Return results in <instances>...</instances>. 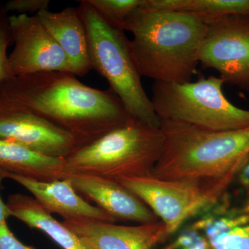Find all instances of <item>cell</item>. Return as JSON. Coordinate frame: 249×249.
<instances>
[{"label": "cell", "instance_id": "cell-1", "mask_svg": "<svg viewBox=\"0 0 249 249\" xmlns=\"http://www.w3.org/2000/svg\"><path fill=\"white\" fill-rule=\"evenodd\" d=\"M0 98L71 134L80 146L131 117L110 89L91 88L67 72L13 77L0 84Z\"/></svg>", "mask_w": 249, "mask_h": 249}, {"label": "cell", "instance_id": "cell-2", "mask_svg": "<svg viewBox=\"0 0 249 249\" xmlns=\"http://www.w3.org/2000/svg\"><path fill=\"white\" fill-rule=\"evenodd\" d=\"M160 129L164 143L152 175L196 183L211 205L249 162V127L214 132L161 121Z\"/></svg>", "mask_w": 249, "mask_h": 249}, {"label": "cell", "instance_id": "cell-3", "mask_svg": "<svg viewBox=\"0 0 249 249\" xmlns=\"http://www.w3.org/2000/svg\"><path fill=\"white\" fill-rule=\"evenodd\" d=\"M145 0L129 16L124 31L142 77L184 83L196 73L207 25L189 14L147 7Z\"/></svg>", "mask_w": 249, "mask_h": 249}, {"label": "cell", "instance_id": "cell-4", "mask_svg": "<svg viewBox=\"0 0 249 249\" xmlns=\"http://www.w3.org/2000/svg\"><path fill=\"white\" fill-rule=\"evenodd\" d=\"M163 143L160 127L130 117L64 159L65 174L92 175L116 181L152 175Z\"/></svg>", "mask_w": 249, "mask_h": 249}, {"label": "cell", "instance_id": "cell-5", "mask_svg": "<svg viewBox=\"0 0 249 249\" xmlns=\"http://www.w3.org/2000/svg\"><path fill=\"white\" fill-rule=\"evenodd\" d=\"M78 8L86 29L93 70L107 80L109 89L131 117L160 127L124 31L108 22L88 0L80 1Z\"/></svg>", "mask_w": 249, "mask_h": 249}, {"label": "cell", "instance_id": "cell-6", "mask_svg": "<svg viewBox=\"0 0 249 249\" xmlns=\"http://www.w3.org/2000/svg\"><path fill=\"white\" fill-rule=\"evenodd\" d=\"M219 77L184 83L154 82L152 106L160 121L183 123L214 132L249 127V110L228 100Z\"/></svg>", "mask_w": 249, "mask_h": 249}, {"label": "cell", "instance_id": "cell-7", "mask_svg": "<svg viewBox=\"0 0 249 249\" xmlns=\"http://www.w3.org/2000/svg\"><path fill=\"white\" fill-rule=\"evenodd\" d=\"M207 25L199 62L224 84L249 91V15L226 16Z\"/></svg>", "mask_w": 249, "mask_h": 249}, {"label": "cell", "instance_id": "cell-8", "mask_svg": "<svg viewBox=\"0 0 249 249\" xmlns=\"http://www.w3.org/2000/svg\"><path fill=\"white\" fill-rule=\"evenodd\" d=\"M117 181L151 210L165 224L170 236L187 219L211 206L204 192L191 181L161 179L153 175L123 178Z\"/></svg>", "mask_w": 249, "mask_h": 249}, {"label": "cell", "instance_id": "cell-9", "mask_svg": "<svg viewBox=\"0 0 249 249\" xmlns=\"http://www.w3.org/2000/svg\"><path fill=\"white\" fill-rule=\"evenodd\" d=\"M9 24L14 49L9 55L13 77L71 69L66 54L44 27L37 14L12 15Z\"/></svg>", "mask_w": 249, "mask_h": 249}, {"label": "cell", "instance_id": "cell-10", "mask_svg": "<svg viewBox=\"0 0 249 249\" xmlns=\"http://www.w3.org/2000/svg\"><path fill=\"white\" fill-rule=\"evenodd\" d=\"M0 139L54 158L65 159L80 146L71 134L1 98Z\"/></svg>", "mask_w": 249, "mask_h": 249}, {"label": "cell", "instance_id": "cell-11", "mask_svg": "<svg viewBox=\"0 0 249 249\" xmlns=\"http://www.w3.org/2000/svg\"><path fill=\"white\" fill-rule=\"evenodd\" d=\"M94 249H152L169 237L160 220L137 226L76 218L62 222Z\"/></svg>", "mask_w": 249, "mask_h": 249}, {"label": "cell", "instance_id": "cell-12", "mask_svg": "<svg viewBox=\"0 0 249 249\" xmlns=\"http://www.w3.org/2000/svg\"><path fill=\"white\" fill-rule=\"evenodd\" d=\"M65 178L83 199L95 203L116 220L139 224L160 220L138 196L118 181L87 175H65Z\"/></svg>", "mask_w": 249, "mask_h": 249}, {"label": "cell", "instance_id": "cell-13", "mask_svg": "<svg viewBox=\"0 0 249 249\" xmlns=\"http://www.w3.org/2000/svg\"><path fill=\"white\" fill-rule=\"evenodd\" d=\"M5 178H10L28 190L34 199L49 213L58 214L64 219L84 218L115 223L116 219L93 206L77 193L67 178L51 181H38L0 170Z\"/></svg>", "mask_w": 249, "mask_h": 249}, {"label": "cell", "instance_id": "cell-14", "mask_svg": "<svg viewBox=\"0 0 249 249\" xmlns=\"http://www.w3.org/2000/svg\"><path fill=\"white\" fill-rule=\"evenodd\" d=\"M37 16L66 54L73 75L83 76L93 70L86 29L78 7L59 12L45 10Z\"/></svg>", "mask_w": 249, "mask_h": 249}, {"label": "cell", "instance_id": "cell-15", "mask_svg": "<svg viewBox=\"0 0 249 249\" xmlns=\"http://www.w3.org/2000/svg\"><path fill=\"white\" fill-rule=\"evenodd\" d=\"M6 204L11 216L31 229L42 231L62 249H94L63 223L58 222L34 198L16 193L9 196Z\"/></svg>", "mask_w": 249, "mask_h": 249}, {"label": "cell", "instance_id": "cell-16", "mask_svg": "<svg viewBox=\"0 0 249 249\" xmlns=\"http://www.w3.org/2000/svg\"><path fill=\"white\" fill-rule=\"evenodd\" d=\"M0 170L38 181L63 179L65 160L41 155L16 142L0 139Z\"/></svg>", "mask_w": 249, "mask_h": 249}, {"label": "cell", "instance_id": "cell-17", "mask_svg": "<svg viewBox=\"0 0 249 249\" xmlns=\"http://www.w3.org/2000/svg\"><path fill=\"white\" fill-rule=\"evenodd\" d=\"M145 5L189 14L206 24L231 15H249V0H145Z\"/></svg>", "mask_w": 249, "mask_h": 249}, {"label": "cell", "instance_id": "cell-18", "mask_svg": "<svg viewBox=\"0 0 249 249\" xmlns=\"http://www.w3.org/2000/svg\"><path fill=\"white\" fill-rule=\"evenodd\" d=\"M90 4L108 22L124 31V24L131 14L145 0H88Z\"/></svg>", "mask_w": 249, "mask_h": 249}, {"label": "cell", "instance_id": "cell-19", "mask_svg": "<svg viewBox=\"0 0 249 249\" xmlns=\"http://www.w3.org/2000/svg\"><path fill=\"white\" fill-rule=\"evenodd\" d=\"M249 224V212L222 215V217L207 216L193 224L191 228L199 232H204L208 240L214 238L235 228Z\"/></svg>", "mask_w": 249, "mask_h": 249}, {"label": "cell", "instance_id": "cell-20", "mask_svg": "<svg viewBox=\"0 0 249 249\" xmlns=\"http://www.w3.org/2000/svg\"><path fill=\"white\" fill-rule=\"evenodd\" d=\"M212 249H249V224L209 240Z\"/></svg>", "mask_w": 249, "mask_h": 249}, {"label": "cell", "instance_id": "cell-21", "mask_svg": "<svg viewBox=\"0 0 249 249\" xmlns=\"http://www.w3.org/2000/svg\"><path fill=\"white\" fill-rule=\"evenodd\" d=\"M9 17L3 6H0V84L13 78L9 66L8 48L13 44L10 31Z\"/></svg>", "mask_w": 249, "mask_h": 249}, {"label": "cell", "instance_id": "cell-22", "mask_svg": "<svg viewBox=\"0 0 249 249\" xmlns=\"http://www.w3.org/2000/svg\"><path fill=\"white\" fill-rule=\"evenodd\" d=\"M49 0H11L3 6L6 14L17 12L19 14H38L49 10Z\"/></svg>", "mask_w": 249, "mask_h": 249}, {"label": "cell", "instance_id": "cell-23", "mask_svg": "<svg viewBox=\"0 0 249 249\" xmlns=\"http://www.w3.org/2000/svg\"><path fill=\"white\" fill-rule=\"evenodd\" d=\"M0 249H34L24 245L14 235L6 222L0 227Z\"/></svg>", "mask_w": 249, "mask_h": 249}, {"label": "cell", "instance_id": "cell-24", "mask_svg": "<svg viewBox=\"0 0 249 249\" xmlns=\"http://www.w3.org/2000/svg\"><path fill=\"white\" fill-rule=\"evenodd\" d=\"M200 233L194 229H191L184 231L179 235L167 246L165 249H184L193 245L199 237Z\"/></svg>", "mask_w": 249, "mask_h": 249}, {"label": "cell", "instance_id": "cell-25", "mask_svg": "<svg viewBox=\"0 0 249 249\" xmlns=\"http://www.w3.org/2000/svg\"><path fill=\"white\" fill-rule=\"evenodd\" d=\"M4 178L2 174L0 173V187H1V182ZM10 216H11V214H10L9 209H8L6 204H5L4 201H2L1 196H0V227L3 223L6 222V219Z\"/></svg>", "mask_w": 249, "mask_h": 249}, {"label": "cell", "instance_id": "cell-26", "mask_svg": "<svg viewBox=\"0 0 249 249\" xmlns=\"http://www.w3.org/2000/svg\"><path fill=\"white\" fill-rule=\"evenodd\" d=\"M184 249H212L209 240L205 236H201L193 245Z\"/></svg>", "mask_w": 249, "mask_h": 249}, {"label": "cell", "instance_id": "cell-27", "mask_svg": "<svg viewBox=\"0 0 249 249\" xmlns=\"http://www.w3.org/2000/svg\"><path fill=\"white\" fill-rule=\"evenodd\" d=\"M240 179L244 186L249 188V162L240 172Z\"/></svg>", "mask_w": 249, "mask_h": 249}]
</instances>
